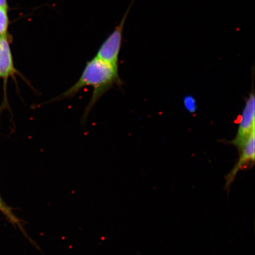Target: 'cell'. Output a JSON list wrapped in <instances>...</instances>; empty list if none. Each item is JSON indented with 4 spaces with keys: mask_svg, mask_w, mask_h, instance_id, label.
<instances>
[{
    "mask_svg": "<svg viewBox=\"0 0 255 255\" xmlns=\"http://www.w3.org/2000/svg\"><path fill=\"white\" fill-rule=\"evenodd\" d=\"M122 84L119 67L111 65L95 56L87 63L81 76L72 87L47 103L68 100L74 97L83 88L91 87L94 91L82 117L83 121H85L92 108L104 95L114 86Z\"/></svg>",
    "mask_w": 255,
    "mask_h": 255,
    "instance_id": "obj_1",
    "label": "cell"
},
{
    "mask_svg": "<svg viewBox=\"0 0 255 255\" xmlns=\"http://www.w3.org/2000/svg\"><path fill=\"white\" fill-rule=\"evenodd\" d=\"M134 1L135 0H132L119 24L115 28L110 36L104 41L99 49L97 55L95 56L111 65L119 67V56L123 43L124 25L130 8L132 7Z\"/></svg>",
    "mask_w": 255,
    "mask_h": 255,
    "instance_id": "obj_2",
    "label": "cell"
},
{
    "mask_svg": "<svg viewBox=\"0 0 255 255\" xmlns=\"http://www.w3.org/2000/svg\"><path fill=\"white\" fill-rule=\"evenodd\" d=\"M12 37L8 34L6 36L0 37V76L3 80L4 87V108L9 107L7 100V84L9 78L15 80V75H20L14 66L13 56H12L11 43Z\"/></svg>",
    "mask_w": 255,
    "mask_h": 255,
    "instance_id": "obj_3",
    "label": "cell"
},
{
    "mask_svg": "<svg viewBox=\"0 0 255 255\" xmlns=\"http://www.w3.org/2000/svg\"><path fill=\"white\" fill-rule=\"evenodd\" d=\"M255 132V98L254 92L250 94L239 122L237 135L231 142L238 149L247 141L252 133Z\"/></svg>",
    "mask_w": 255,
    "mask_h": 255,
    "instance_id": "obj_4",
    "label": "cell"
},
{
    "mask_svg": "<svg viewBox=\"0 0 255 255\" xmlns=\"http://www.w3.org/2000/svg\"><path fill=\"white\" fill-rule=\"evenodd\" d=\"M240 155L237 164L226 176L225 189L229 192L231 184L235 179L239 171L248 166H253L255 160V132L252 133L247 141L241 148Z\"/></svg>",
    "mask_w": 255,
    "mask_h": 255,
    "instance_id": "obj_5",
    "label": "cell"
},
{
    "mask_svg": "<svg viewBox=\"0 0 255 255\" xmlns=\"http://www.w3.org/2000/svg\"><path fill=\"white\" fill-rule=\"evenodd\" d=\"M0 211L1 212L3 215L6 216V218H7L9 222L12 223L14 226H18L19 229H20V231L23 232L25 237L28 239H29L31 244L33 245L34 247L37 249H39V247H37L36 245L34 244V241L31 240L30 237H28V235L26 234V232H25L24 228L21 225L22 222L20 221V219H18L17 217L15 216L13 212H12V209L5 203L1 196H0Z\"/></svg>",
    "mask_w": 255,
    "mask_h": 255,
    "instance_id": "obj_6",
    "label": "cell"
},
{
    "mask_svg": "<svg viewBox=\"0 0 255 255\" xmlns=\"http://www.w3.org/2000/svg\"><path fill=\"white\" fill-rule=\"evenodd\" d=\"M8 7L0 6V37L6 36L9 34V18Z\"/></svg>",
    "mask_w": 255,
    "mask_h": 255,
    "instance_id": "obj_7",
    "label": "cell"
},
{
    "mask_svg": "<svg viewBox=\"0 0 255 255\" xmlns=\"http://www.w3.org/2000/svg\"><path fill=\"white\" fill-rule=\"evenodd\" d=\"M184 105L186 109L190 112H194L196 110V102L194 99L191 97L185 98Z\"/></svg>",
    "mask_w": 255,
    "mask_h": 255,
    "instance_id": "obj_8",
    "label": "cell"
},
{
    "mask_svg": "<svg viewBox=\"0 0 255 255\" xmlns=\"http://www.w3.org/2000/svg\"><path fill=\"white\" fill-rule=\"evenodd\" d=\"M0 6H2V7H8L7 0H0Z\"/></svg>",
    "mask_w": 255,
    "mask_h": 255,
    "instance_id": "obj_9",
    "label": "cell"
},
{
    "mask_svg": "<svg viewBox=\"0 0 255 255\" xmlns=\"http://www.w3.org/2000/svg\"><path fill=\"white\" fill-rule=\"evenodd\" d=\"M0 79H1V76H0Z\"/></svg>",
    "mask_w": 255,
    "mask_h": 255,
    "instance_id": "obj_10",
    "label": "cell"
}]
</instances>
